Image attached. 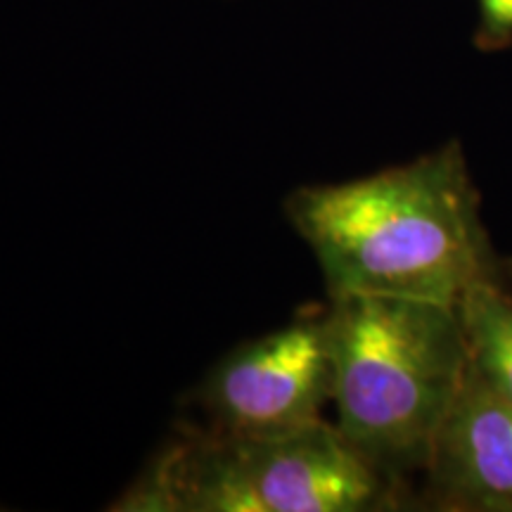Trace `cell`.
<instances>
[{"label":"cell","instance_id":"6da1fadb","mask_svg":"<svg viewBox=\"0 0 512 512\" xmlns=\"http://www.w3.org/2000/svg\"><path fill=\"white\" fill-rule=\"evenodd\" d=\"M285 216L316 256L330 299L458 306L477 287L512 283L456 140L380 174L297 188Z\"/></svg>","mask_w":512,"mask_h":512},{"label":"cell","instance_id":"7a4b0ae2","mask_svg":"<svg viewBox=\"0 0 512 512\" xmlns=\"http://www.w3.org/2000/svg\"><path fill=\"white\" fill-rule=\"evenodd\" d=\"M325 313L335 425L377 470L406 484L425 470L470 368L460 306L335 297Z\"/></svg>","mask_w":512,"mask_h":512},{"label":"cell","instance_id":"3957f363","mask_svg":"<svg viewBox=\"0 0 512 512\" xmlns=\"http://www.w3.org/2000/svg\"><path fill=\"white\" fill-rule=\"evenodd\" d=\"M406 501V484L377 470L337 425L320 420L271 437L183 430L110 510L370 512Z\"/></svg>","mask_w":512,"mask_h":512},{"label":"cell","instance_id":"277c9868","mask_svg":"<svg viewBox=\"0 0 512 512\" xmlns=\"http://www.w3.org/2000/svg\"><path fill=\"white\" fill-rule=\"evenodd\" d=\"M195 401L204 430L221 434L271 437L316 425L332 403L328 313H304L235 347L209 370Z\"/></svg>","mask_w":512,"mask_h":512},{"label":"cell","instance_id":"5b68a950","mask_svg":"<svg viewBox=\"0 0 512 512\" xmlns=\"http://www.w3.org/2000/svg\"><path fill=\"white\" fill-rule=\"evenodd\" d=\"M422 475L425 508L512 512V403L472 363Z\"/></svg>","mask_w":512,"mask_h":512},{"label":"cell","instance_id":"8992f818","mask_svg":"<svg viewBox=\"0 0 512 512\" xmlns=\"http://www.w3.org/2000/svg\"><path fill=\"white\" fill-rule=\"evenodd\" d=\"M460 306L470 363L498 394L512 403V290L484 285Z\"/></svg>","mask_w":512,"mask_h":512},{"label":"cell","instance_id":"52a82bcc","mask_svg":"<svg viewBox=\"0 0 512 512\" xmlns=\"http://www.w3.org/2000/svg\"><path fill=\"white\" fill-rule=\"evenodd\" d=\"M475 43L489 53L512 46V0H479Z\"/></svg>","mask_w":512,"mask_h":512}]
</instances>
